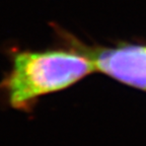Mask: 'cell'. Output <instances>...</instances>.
I'll return each mask as SVG.
<instances>
[{
    "mask_svg": "<svg viewBox=\"0 0 146 146\" xmlns=\"http://www.w3.org/2000/svg\"><path fill=\"white\" fill-rule=\"evenodd\" d=\"M94 70L92 59L78 53L23 51L13 55L1 88L9 105L25 110L39 96L66 88Z\"/></svg>",
    "mask_w": 146,
    "mask_h": 146,
    "instance_id": "6da1fadb",
    "label": "cell"
},
{
    "mask_svg": "<svg viewBox=\"0 0 146 146\" xmlns=\"http://www.w3.org/2000/svg\"><path fill=\"white\" fill-rule=\"evenodd\" d=\"M96 70L131 86L146 88V46H123L94 54Z\"/></svg>",
    "mask_w": 146,
    "mask_h": 146,
    "instance_id": "7a4b0ae2",
    "label": "cell"
}]
</instances>
